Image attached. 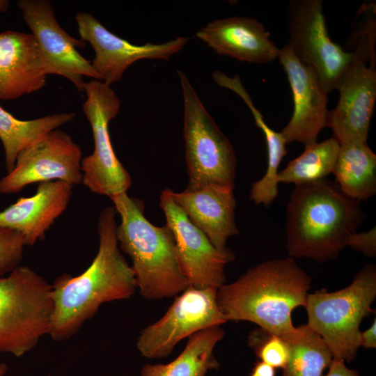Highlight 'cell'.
I'll return each instance as SVG.
<instances>
[{"label":"cell","instance_id":"cell-1","mask_svg":"<svg viewBox=\"0 0 376 376\" xmlns=\"http://www.w3.org/2000/svg\"><path fill=\"white\" fill-rule=\"evenodd\" d=\"M116 214L113 206L101 211L99 248L89 267L75 277L59 276L52 285L54 308L49 335L54 340L71 338L102 304L130 299L136 288L134 272L118 246Z\"/></svg>","mask_w":376,"mask_h":376},{"label":"cell","instance_id":"cell-2","mask_svg":"<svg viewBox=\"0 0 376 376\" xmlns=\"http://www.w3.org/2000/svg\"><path fill=\"white\" fill-rule=\"evenodd\" d=\"M311 277L288 257L264 261L217 290L219 308L228 321H249L282 338L295 329L292 313L305 306Z\"/></svg>","mask_w":376,"mask_h":376},{"label":"cell","instance_id":"cell-3","mask_svg":"<svg viewBox=\"0 0 376 376\" xmlns=\"http://www.w3.org/2000/svg\"><path fill=\"white\" fill-rule=\"evenodd\" d=\"M365 218L359 201L327 178L295 185L286 208L289 257L320 263L336 258Z\"/></svg>","mask_w":376,"mask_h":376},{"label":"cell","instance_id":"cell-4","mask_svg":"<svg viewBox=\"0 0 376 376\" xmlns=\"http://www.w3.org/2000/svg\"><path fill=\"white\" fill-rule=\"evenodd\" d=\"M109 198L120 217L116 229L118 246L132 260L141 295L158 300L175 297L188 288L169 227L150 223L145 216L143 201L127 192Z\"/></svg>","mask_w":376,"mask_h":376},{"label":"cell","instance_id":"cell-5","mask_svg":"<svg viewBox=\"0 0 376 376\" xmlns=\"http://www.w3.org/2000/svg\"><path fill=\"white\" fill-rule=\"evenodd\" d=\"M376 297V266L364 265L348 286L335 292L324 289L308 293L305 308L306 324L318 334L334 359L352 361L360 345L362 320L375 313L371 308Z\"/></svg>","mask_w":376,"mask_h":376},{"label":"cell","instance_id":"cell-6","mask_svg":"<svg viewBox=\"0 0 376 376\" xmlns=\"http://www.w3.org/2000/svg\"><path fill=\"white\" fill-rule=\"evenodd\" d=\"M52 286L29 267L0 276V352L21 357L49 334Z\"/></svg>","mask_w":376,"mask_h":376},{"label":"cell","instance_id":"cell-7","mask_svg":"<svg viewBox=\"0 0 376 376\" xmlns=\"http://www.w3.org/2000/svg\"><path fill=\"white\" fill-rule=\"evenodd\" d=\"M184 102L183 136L189 178L188 189L210 185L234 188L235 152L207 112L186 75L177 71Z\"/></svg>","mask_w":376,"mask_h":376},{"label":"cell","instance_id":"cell-8","mask_svg":"<svg viewBox=\"0 0 376 376\" xmlns=\"http://www.w3.org/2000/svg\"><path fill=\"white\" fill-rule=\"evenodd\" d=\"M84 92L83 111L92 129L94 150L81 159V182L93 193L109 197L127 192L132 178L116 155L109 131L110 121L120 111V100L102 80L86 82Z\"/></svg>","mask_w":376,"mask_h":376},{"label":"cell","instance_id":"cell-9","mask_svg":"<svg viewBox=\"0 0 376 376\" xmlns=\"http://www.w3.org/2000/svg\"><path fill=\"white\" fill-rule=\"evenodd\" d=\"M287 46L301 63L313 68L328 94L353 58L329 37L321 0H292L288 9Z\"/></svg>","mask_w":376,"mask_h":376},{"label":"cell","instance_id":"cell-10","mask_svg":"<svg viewBox=\"0 0 376 376\" xmlns=\"http://www.w3.org/2000/svg\"><path fill=\"white\" fill-rule=\"evenodd\" d=\"M217 288L189 286L175 299L165 314L144 328L136 347L148 359L168 357L182 339L227 322L217 301Z\"/></svg>","mask_w":376,"mask_h":376},{"label":"cell","instance_id":"cell-11","mask_svg":"<svg viewBox=\"0 0 376 376\" xmlns=\"http://www.w3.org/2000/svg\"><path fill=\"white\" fill-rule=\"evenodd\" d=\"M352 52L353 58L335 87L338 102L327 123L340 144L367 142L376 100L375 54L363 46Z\"/></svg>","mask_w":376,"mask_h":376},{"label":"cell","instance_id":"cell-12","mask_svg":"<svg viewBox=\"0 0 376 376\" xmlns=\"http://www.w3.org/2000/svg\"><path fill=\"white\" fill-rule=\"evenodd\" d=\"M172 191L166 188L161 192L159 206L174 237L180 270L189 286L218 288L226 283L225 267L235 259V253L215 247L175 203Z\"/></svg>","mask_w":376,"mask_h":376},{"label":"cell","instance_id":"cell-13","mask_svg":"<svg viewBox=\"0 0 376 376\" xmlns=\"http://www.w3.org/2000/svg\"><path fill=\"white\" fill-rule=\"evenodd\" d=\"M82 154L70 135L56 129L21 151L13 169L0 180V194H17L26 186L51 180L82 182Z\"/></svg>","mask_w":376,"mask_h":376},{"label":"cell","instance_id":"cell-14","mask_svg":"<svg viewBox=\"0 0 376 376\" xmlns=\"http://www.w3.org/2000/svg\"><path fill=\"white\" fill-rule=\"evenodd\" d=\"M17 6L36 39L47 75L66 78L81 93L86 84L84 77L101 80L91 62L77 49L84 47L85 42L73 38L61 26L49 1L19 0Z\"/></svg>","mask_w":376,"mask_h":376},{"label":"cell","instance_id":"cell-15","mask_svg":"<svg viewBox=\"0 0 376 376\" xmlns=\"http://www.w3.org/2000/svg\"><path fill=\"white\" fill-rule=\"evenodd\" d=\"M81 39L95 52L91 62L100 79L111 86L118 82L127 68L141 59H164L180 52L189 38L179 36L161 44L134 45L114 35L91 14L79 12L75 15Z\"/></svg>","mask_w":376,"mask_h":376},{"label":"cell","instance_id":"cell-16","mask_svg":"<svg viewBox=\"0 0 376 376\" xmlns=\"http://www.w3.org/2000/svg\"><path fill=\"white\" fill-rule=\"evenodd\" d=\"M278 59L287 75L294 104L292 117L281 133L286 144L315 143L327 127V93L314 70L298 60L286 45L280 49Z\"/></svg>","mask_w":376,"mask_h":376},{"label":"cell","instance_id":"cell-17","mask_svg":"<svg viewBox=\"0 0 376 376\" xmlns=\"http://www.w3.org/2000/svg\"><path fill=\"white\" fill-rule=\"evenodd\" d=\"M196 36L217 54L248 63H271L278 58L280 51L264 25L251 17L216 19Z\"/></svg>","mask_w":376,"mask_h":376},{"label":"cell","instance_id":"cell-18","mask_svg":"<svg viewBox=\"0 0 376 376\" xmlns=\"http://www.w3.org/2000/svg\"><path fill=\"white\" fill-rule=\"evenodd\" d=\"M73 185L61 180L39 183L31 196L20 197L0 212V226L19 233L26 246L41 240L54 221L66 210Z\"/></svg>","mask_w":376,"mask_h":376},{"label":"cell","instance_id":"cell-19","mask_svg":"<svg viewBox=\"0 0 376 376\" xmlns=\"http://www.w3.org/2000/svg\"><path fill=\"white\" fill-rule=\"evenodd\" d=\"M47 76L31 33L0 32V100L18 99L42 89Z\"/></svg>","mask_w":376,"mask_h":376},{"label":"cell","instance_id":"cell-20","mask_svg":"<svg viewBox=\"0 0 376 376\" xmlns=\"http://www.w3.org/2000/svg\"><path fill=\"white\" fill-rule=\"evenodd\" d=\"M234 188L210 185L197 189L172 191L175 203L190 221L218 249L226 246L229 237L239 230L235 224Z\"/></svg>","mask_w":376,"mask_h":376},{"label":"cell","instance_id":"cell-21","mask_svg":"<svg viewBox=\"0 0 376 376\" xmlns=\"http://www.w3.org/2000/svg\"><path fill=\"white\" fill-rule=\"evenodd\" d=\"M224 334L221 326L195 333L188 338L177 358L167 364H146L141 370V376H206L210 370L219 368L214 349Z\"/></svg>","mask_w":376,"mask_h":376},{"label":"cell","instance_id":"cell-22","mask_svg":"<svg viewBox=\"0 0 376 376\" xmlns=\"http://www.w3.org/2000/svg\"><path fill=\"white\" fill-rule=\"evenodd\" d=\"M347 196L366 201L376 193V155L367 142L340 144L332 173Z\"/></svg>","mask_w":376,"mask_h":376},{"label":"cell","instance_id":"cell-23","mask_svg":"<svg viewBox=\"0 0 376 376\" xmlns=\"http://www.w3.org/2000/svg\"><path fill=\"white\" fill-rule=\"evenodd\" d=\"M75 113H59L36 119L23 120L15 118L0 105V140L5 155V166L10 172L19 153L33 142L72 121Z\"/></svg>","mask_w":376,"mask_h":376},{"label":"cell","instance_id":"cell-24","mask_svg":"<svg viewBox=\"0 0 376 376\" xmlns=\"http://www.w3.org/2000/svg\"><path fill=\"white\" fill-rule=\"evenodd\" d=\"M290 345V357L281 376H322L333 357L322 338L306 324L283 338Z\"/></svg>","mask_w":376,"mask_h":376},{"label":"cell","instance_id":"cell-25","mask_svg":"<svg viewBox=\"0 0 376 376\" xmlns=\"http://www.w3.org/2000/svg\"><path fill=\"white\" fill-rule=\"evenodd\" d=\"M340 149L334 137L305 146L304 151L278 173V182L295 185L323 178L333 173Z\"/></svg>","mask_w":376,"mask_h":376},{"label":"cell","instance_id":"cell-26","mask_svg":"<svg viewBox=\"0 0 376 376\" xmlns=\"http://www.w3.org/2000/svg\"><path fill=\"white\" fill-rule=\"evenodd\" d=\"M265 138L267 150V168L263 177L252 184L249 199L256 205L268 207L279 194V167L288 151L281 132L274 130Z\"/></svg>","mask_w":376,"mask_h":376},{"label":"cell","instance_id":"cell-27","mask_svg":"<svg viewBox=\"0 0 376 376\" xmlns=\"http://www.w3.org/2000/svg\"><path fill=\"white\" fill-rule=\"evenodd\" d=\"M268 336H262L257 330L249 338V344L253 348L260 361L274 368L283 369L289 359L290 345L281 337L267 333Z\"/></svg>","mask_w":376,"mask_h":376},{"label":"cell","instance_id":"cell-28","mask_svg":"<svg viewBox=\"0 0 376 376\" xmlns=\"http://www.w3.org/2000/svg\"><path fill=\"white\" fill-rule=\"evenodd\" d=\"M25 246L19 233L0 226V276L10 274L19 265Z\"/></svg>","mask_w":376,"mask_h":376},{"label":"cell","instance_id":"cell-29","mask_svg":"<svg viewBox=\"0 0 376 376\" xmlns=\"http://www.w3.org/2000/svg\"><path fill=\"white\" fill-rule=\"evenodd\" d=\"M347 246L361 252L366 257H375L376 256V228L374 227L366 232H354L349 237Z\"/></svg>","mask_w":376,"mask_h":376},{"label":"cell","instance_id":"cell-30","mask_svg":"<svg viewBox=\"0 0 376 376\" xmlns=\"http://www.w3.org/2000/svg\"><path fill=\"white\" fill-rule=\"evenodd\" d=\"M324 376H360L357 370L348 368L343 361L332 359Z\"/></svg>","mask_w":376,"mask_h":376},{"label":"cell","instance_id":"cell-31","mask_svg":"<svg viewBox=\"0 0 376 376\" xmlns=\"http://www.w3.org/2000/svg\"><path fill=\"white\" fill-rule=\"evenodd\" d=\"M360 345L365 348L376 347V319L366 331L360 333Z\"/></svg>","mask_w":376,"mask_h":376},{"label":"cell","instance_id":"cell-32","mask_svg":"<svg viewBox=\"0 0 376 376\" xmlns=\"http://www.w3.org/2000/svg\"><path fill=\"white\" fill-rule=\"evenodd\" d=\"M275 368L260 361L255 363L250 376H275Z\"/></svg>","mask_w":376,"mask_h":376},{"label":"cell","instance_id":"cell-33","mask_svg":"<svg viewBox=\"0 0 376 376\" xmlns=\"http://www.w3.org/2000/svg\"><path fill=\"white\" fill-rule=\"evenodd\" d=\"M9 3V1L7 0H0V14L8 10Z\"/></svg>","mask_w":376,"mask_h":376},{"label":"cell","instance_id":"cell-34","mask_svg":"<svg viewBox=\"0 0 376 376\" xmlns=\"http://www.w3.org/2000/svg\"><path fill=\"white\" fill-rule=\"evenodd\" d=\"M7 370H8L7 366L3 363H0V376H5L7 372Z\"/></svg>","mask_w":376,"mask_h":376}]
</instances>
